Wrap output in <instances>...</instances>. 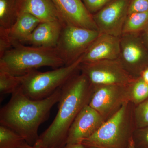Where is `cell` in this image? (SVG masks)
Wrapping results in <instances>:
<instances>
[{
  "label": "cell",
  "mask_w": 148,
  "mask_h": 148,
  "mask_svg": "<svg viewBox=\"0 0 148 148\" xmlns=\"http://www.w3.org/2000/svg\"><path fill=\"white\" fill-rule=\"evenodd\" d=\"M93 87L83 74L77 73L61 87L58 109L49 127L40 135L34 146L42 148H63L74 120L88 105Z\"/></svg>",
  "instance_id": "1"
},
{
  "label": "cell",
  "mask_w": 148,
  "mask_h": 148,
  "mask_svg": "<svg viewBox=\"0 0 148 148\" xmlns=\"http://www.w3.org/2000/svg\"><path fill=\"white\" fill-rule=\"evenodd\" d=\"M61 87L47 98L34 100L25 95L20 86L1 109V125L21 135L27 144L34 145L39 138V127L47 119L52 107L59 102Z\"/></svg>",
  "instance_id": "2"
},
{
  "label": "cell",
  "mask_w": 148,
  "mask_h": 148,
  "mask_svg": "<svg viewBox=\"0 0 148 148\" xmlns=\"http://www.w3.org/2000/svg\"><path fill=\"white\" fill-rule=\"evenodd\" d=\"M65 66L55 48L18 44L0 57V71L22 76L42 67L57 69Z\"/></svg>",
  "instance_id": "3"
},
{
  "label": "cell",
  "mask_w": 148,
  "mask_h": 148,
  "mask_svg": "<svg viewBox=\"0 0 148 148\" xmlns=\"http://www.w3.org/2000/svg\"><path fill=\"white\" fill-rule=\"evenodd\" d=\"M135 106L128 101L99 129L82 144L100 148H131L132 135L136 129Z\"/></svg>",
  "instance_id": "4"
},
{
  "label": "cell",
  "mask_w": 148,
  "mask_h": 148,
  "mask_svg": "<svg viewBox=\"0 0 148 148\" xmlns=\"http://www.w3.org/2000/svg\"><path fill=\"white\" fill-rule=\"evenodd\" d=\"M81 57L74 63L49 71L37 70L21 77V88L27 97L34 100L47 98L80 72Z\"/></svg>",
  "instance_id": "5"
},
{
  "label": "cell",
  "mask_w": 148,
  "mask_h": 148,
  "mask_svg": "<svg viewBox=\"0 0 148 148\" xmlns=\"http://www.w3.org/2000/svg\"><path fill=\"white\" fill-rule=\"evenodd\" d=\"M101 32L69 24H64L55 48L65 66L81 57Z\"/></svg>",
  "instance_id": "6"
},
{
  "label": "cell",
  "mask_w": 148,
  "mask_h": 148,
  "mask_svg": "<svg viewBox=\"0 0 148 148\" xmlns=\"http://www.w3.org/2000/svg\"><path fill=\"white\" fill-rule=\"evenodd\" d=\"M120 39L118 60L132 78L139 77L142 72L148 68V48L141 34H124Z\"/></svg>",
  "instance_id": "7"
},
{
  "label": "cell",
  "mask_w": 148,
  "mask_h": 148,
  "mask_svg": "<svg viewBox=\"0 0 148 148\" xmlns=\"http://www.w3.org/2000/svg\"><path fill=\"white\" fill-rule=\"evenodd\" d=\"M79 70L93 86L128 85L134 79L123 69L118 59L82 63Z\"/></svg>",
  "instance_id": "8"
},
{
  "label": "cell",
  "mask_w": 148,
  "mask_h": 148,
  "mask_svg": "<svg viewBox=\"0 0 148 148\" xmlns=\"http://www.w3.org/2000/svg\"><path fill=\"white\" fill-rule=\"evenodd\" d=\"M92 86L93 91L88 105L98 112L105 121L129 101L128 85Z\"/></svg>",
  "instance_id": "9"
},
{
  "label": "cell",
  "mask_w": 148,
  "mask_h": 148,
  "mask_svg": "<svg viewBox=\"0 0 148 148\" xmlns=\"http://www.w3.org/2000/svg\"><path fill=\"white\" fill-rule=\"evenodd\" d=\"M130 0H112L98 12L92 15L98 30L120 37L128 14Z\"/></svg>",
  "instance_id": "10"
},
{
  "label": "cell",
  "mask_w": 148,
  "mask_h": 148,
  "mask_svg": "<svg viewBox=\"0 0 148 148\" xmlns=\"http://www.w3.org/2000/svg\"><path fill=\"white\" fill-rule=\"evenodd\" d=\"M105 121L101 115L89 105L85 106L70 127L66 145L82 143L95 133Z\"/></svg>",
  "instance_id": "11"
},
{
  "label": "cell",
  "mask_w": 148,
  "mask_h": 148,
  "mask_svg": "<svg viewBox=\"0 0 148 148\" xmlns=\"http://www.w3.org/2000/svg\"><path fill=\"white\" fill-rule=\"evenodd\" d=\"M52 1L65 24L98 30L92 14L88 11L82 0Z\"/></svg>",
  "instance_id": "12"
},
{
  "label": "cell",
  "mask_w": 148,
  "mask_h": 148,
  "mask_svg": "<svg viewBox=\"0 0 148 148\" xmlns=\"http://www.w3.org/2000/svg\"><path fill=\"white\" fill-rule=\"evenodd\" d=\"M120 37L101 33L81 56L82 63H88L118 59Z\"/></svg>",
  "instance_id": "13"
},
{
  "label": "cell",
  "mask_w": 148,
  "mask_h": 148,
  "mask_svg": "<svg viewBox=\"0 0 148 148\" xmlns=\"http://www.w3.org/2000/svg\"><path fill=\"white\" fill-rule=\"evenodd\" d=\"M17 14H30L41 22L61 21L64 23L52 0H16Z\"/></svg>",
  "instance_id": "14"
},
{
  "label": "cell",
  "mask_w": 148,
  "mask_h": 148,
  "mask_svg": "<svg viewBox=\"0 0 148 148\" xmlns=\"http://www.w3.org/2000/svg\"><path fill=\"white\" fill-rule=\"evenodd\" d=\"M64 24L58 21L40 22L25 44L36 47L55 48Z\"/></svg>",
  "instance_id": "15"
},
{
  "label": "cell",
  "mask_w": 148,
  "mask_h": 148,
  "mask_svg": "<svg viewBox=\"0 0 148 148\" xmlns=\"http://www.w3.org/2000/svg\"><path fill=\"white\" fill-rule=\"evenodd\" d=\"M40 22V20L30 14L20 13L10 28H0V31L4 33L13 47L18 44H25Z\"/></svg>",
  "instance_id": "16"
},
{
  "label": "cell",
  "mask_w": 148,
  "mask_h": 148,
  "mask_svg": "<svg viewBox=\"0 0 148 148\" xmlns=\"http://www.w3.org/2000/svg\"><path fill=\"white\" fill-rule=\"evenodd\" d=\"M148 27V11L129 14L125 21L122 34H141Z\"/></svg>",
  "instance_id": "17"
},
{
  "label": "cell",
  "mask_w": 148,
  "mask_h": 148,
  "mask_svg": "<svg viewBox=\"0 0 148 148\" xmlns=\"http://www.w3.org/2000/svg\"><path fill=\"white\" fill-rule=\"evenodd\" d=\"M16 0H0V28H10L17 17Z\"/></svg>",
  "instance_id": "18"
},
{
  "label": "cell",
  "mask_w": 148,
  "mask_h": 148,
  "mask_svg": "<svg viewBox=\"0 0 148 148\" xmlns=\"http://www.w3.org/2000/svg\"><path fill=\"white\" fill-rule=\"evenodd\" d=\"M129 101L137 106L148 98V84L140 77L128 85Z\"/></svg>",
  "instance_id": "19"
},
{
  "label": "cell",
  "mask_w": 148,
  "mask_h": 148,
  "mask_svg": "<svg viewBox=\"0 0 148 148\" xmlns=\"http://www.w3.org/2000/svg\"><path fill=\"white\" fill-rule=\"evenodd\" d=\"M27 143L24 138L10 128L0 125V148H19Z\"/></svg>",
  "instance_id": "20"
},
{
  "label": "cell",
  "mask_w": 148,
  "mask_h": 148,
  "mask_svg": "<svg viewBox=\"0 0 148 148\" xmlns=\"http://www.w3.org/2000/svg\"><path fill=\"white\" fill-rule=\"evenodd\" d=\"M21 77L16 76L0 71V93L1 95L12 94L21 86Z\"/></svg>",
  "instance_id": "21"
},
{
  "label": "cell",
  "mask_w": 148,
  "mask_h": 148,
  "mask_svg": "<svg viewBox=\"0 0 148 148\" xmlns=\"http://www.w3.org/2000/svg\"><path fill=\"white\" fill-rule=\"evenodd\" d=\"M134 114L136 128L148 126V98L135 106Z\"/></svg>",
  "instance_id": "22"
},
{
  "label": "cell",
  "mask_w": 148,
  "mask_h": 148,
  "mask_svg": "<svg viewBox=\"0 0 148 148\" xmlns=\"http://www.w3.org/2000/svg\"><path fill=\"white\" fill-rule=\"evenodd\" d=\"M131 148H148V126L135 130Z\"/></svg>",
  "instance_id": "23"
},
{
  "label": "cell",
  "mask_w": 148,
  "mask_h": 148,
  "mask_svg": "<svg viewBox=\"0 0 148 148\" xmlns=\"http://www.w3.org/2000/svg\"><path fill=\"white\" fill-rule=\"evenodd\" d=\"M91 14L98 12L112 0H82Z\"/></svg>",
  "instance_id": "24"
},
{
  "label": "cell",
  "mask_w": 148,
  "mask_h": 148,
  "mask_svg": "<svg viewBox=\"0 0 148 148\" xmlns=\"http://www.w3.org/2000/svg\"><path fill=\"white\" fill-rule=\"evenodd\" d=\"M148 11V0H130L128 14Z\"/></svg>",
  "instance_id": "25"
},
{
  "label": "cell",
  "mask_w": 148,
  "mask_h": 148,
  "mask_svg": "<svg viewBox=\"0 0 148 148\" xmlns=\"http://www.w3.org/2000/svg\"><path fill=\"white\" fill-rule=\"evenodd\" d=\"M141 35L143 41L148 48V27L145 32L141 34Z\"/></svg>",
  "instance_id": "26"
},
{
  "label": "cell",
  "mask_w": 148,
  "mask_h": 148,
  "mask_svg": "<svg viewBox=\"0 0 148 148\" xmlns=\"http://www.w3.org/2000/svg\"><path fill=\"white\" fill-rule=\"evenodd\" d=\"M140 77L148 84V68L142 72Z\"/></svg>",
  "instance_id": "27"
},
{
  "label": "cell",
  "mask_w": 148,
  "mask_h": 148,
  "mask_svg": "<svg viewBox=\"0 0 148 148\" xmlns=\"http://www.w3.org/2000/svg\"><path fill=\"white\" fill-rule=\"evenodd\" d=\"M63 148H86V147L82 143L73 144V145H67Z\"/></svg>",
  "instance_id": "28"
},
{
  "label": "cell",
  "mask_w": 148,
  "mask_h": 148,
  "mask_svg": "<svg viewBox=\"0 0 148 148\" xmlns=\"http://www.w3.org/2000/svg\"><path fill=\"white\" fill-rule=\"evenodd\" d=\"M19 148H42L38 147H35L34 146L30 145L29 144H27V143H25L23 145L21 146Z\"/></svg>",
  "instance_id": "29"
},
{
  "label": "cell",
  "mask_w": 148,
  "mask_h": 148,
  "mask_svg": "<svg viewBox=\"0 0 148 148\" xmlns=\"http://www.w3.org/2000/svg\"><path fill=\"white\" fill-rule=\"evenodd\" d=\"M86 147V148H100L98 147H86V146H85Z\"/></svg>",
  "instance_id": "30"
}]
</instances>
